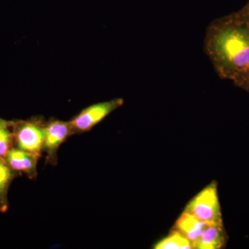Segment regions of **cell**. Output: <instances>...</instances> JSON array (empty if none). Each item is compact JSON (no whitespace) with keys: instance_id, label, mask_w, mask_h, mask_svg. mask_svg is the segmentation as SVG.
I'll return each instance as SVG.
<instances>
[{"instance_id":"obj_1","label":"cell","mask_w":249,"mask_h":249,"mask_svg":"<svg viewBox=\"0 0 249 249\" xmlns=\"http://www.w3.org/2000/svg\"><path fill=\"white\" fill-rule=\"evenodd\" d=\"M204 52L219 78L232 80L249 65V24L235 13L214 19L206 29Z\"/></svg>"},{"instance_id":"obj_2","label":"cell","mask_w":249,"mask_h":249,"mask_svg":"<svg viewBox=\"0 0 249 249\" xmlns=\"http://www.w3.org/2000/svg\"><path fill=\"white\" fill-rule=\"evenodd\" d=\"M46 122L39 116L25 120H11L14 147L40 157L45 141Z\"/></svg>"},{"instance_id":"obj_3","label":"cell","mask_w":249,"mask_h":249,"mask_svg":"<svg viewBox=\"0 0 249 249\" xmlns=\"http://www.w3.org/2000/svg\"><path fill=\"white\" fill-rule=\"evenodd\" d=\"M185 211L206 224H223L217 184L206 186L187 205Z\"/></svg>"},{"instance_id":"obj_4","label":"cell","mask_w":249,"mask_h":249,"mask_svg":"<svg viewBox=\"0 0 249 249\" xmlns=\"http://www.w3.org/2000/svg\"><path fill=\"white\" fill-rule=\"evenodd\" d=\"M124 103V99L117 98L110 101L96 103L85 108L70 121L73 134L89 132L111 112L121 107Z\"/></svg>"},{"instance_id":"obj_5","label":"cell","mask_w":249,"mask_h":249,"mask_svg":"<svg viewBox=\"0 0 249 249\" xmlns=\"http://www.w3.org/2000/svg\"><path fill=\"white\" fill-rule=\"evenodd\" d=\"M72 135L74 134L70 121L51 119L46 122L45 137L42 147V152L46 155V163L57 164L59 147Z\"/></svg>"},{"instance_id":"obj_6","label":"cell","mask_w":249,"mask_h":249,"mask_svg":"<svg viewBox=\"0 0 249 249\" xmlns=\"http://www.w3.org/2000/svg\"><path fill=\"white\" fill-rule=\"evenodd\" d=\"M40 157L14 147L8 152L4 160L15 171L20 175L25 174L28 178L34 179L37 175V165Z\"/></svg>"},{"instance_id":"obj_7","label":"cell","mask_w":249,"mask_h":249,"mask_svg":"<svg viewBox=\"0 0 249 249\" xmlns=\"http://www.w3.org/2000/svg\"><path fill=\"white\" fill-rule=\"evenodd\" d=\"M206 226L204 222L185 211L175 224L177 230L190 241L193 249L196 248V244Z\"/></svg>"},{"instance_id":"obj_8","label":"cell","mask_w":249,"mask_h":249,"mask_svg":"<svg viewBox=\"0 0 249 249\" xmlns=\"http://www.w3.org/2000/svg\"><path fill=\"white\" fill-rule=\"evenodd\" d=\"M227 235L223 224H206L198 241V249H219L227 243Z\"/></svg>"},{"instance_id":"obj_9","label":"cell","mask_w":249,"mask_h":249,"mask_svg":"<svg viewBox=\"0 0 249 249\" xmlns=\"http://www.w3.org/2000/svg\"><path fill=\"white\" fill-rule=\"evenodd\" d=\"M20 174L13 170L4 159L0 157V212L6 213L9 207L8 194L13 181Z\"/></svg>"},{"instance_id":"obj_10","label":"cell","mask_w":249,"mask_h":249,"mask_svg":"<svg viewBox=\"0 0 249 249\" xmlns=\"http://www.w3.org/2000/svg\"><path fill=\"white\" fill-rule=\"evenodd\" d=\"M157 249H193L190 241L178 230L173 231L169 235L160 241L155 246Z\"/></svg>"},{"instance_id":"obj_11","label":"cell","mask_w":249,"mask_h":249,"mask_svg":"<svg viewBox=\"0 0 249 249\" xmlns=\"http://www.w3.org/2000/svg\"><path fill=\"white\" fill-rule=\"evenodd\" d=\"M9 124L0 128V157L5 159L8 152L14 147V135Z\"/></svg>"},{"instance_id":"obj_12","label":"cell","mask_w":249,"mask_h":249,"mask_svg":"<svg viewBox=\"0 0 249 249\" xmlns=\"http://www.w3.org/2000/svg\"><path fill=\"white\" fill-rule=\"evenodd\" d=\"M234 85L249 92V65L232 80Z\"/></svg>"},{"instance_id":"obj_13","label":"cell","mask_w":249,"mask_h":249,"mask_svg":"<svg viewBox=\"0 0 249 249\" xmlns=\"http://www.w3.org/2000/svg\"><path fill=\"white\" fill-rule=\"evenodd\" d=\"M235 14L237 17L245 20L249 24V1L237 12H235Z\"/></svg>"},{"instance_id":"obj_14","label":"cell","mask_w":249,"mask_h":249,"mask_svg":"<svg viewBox=\"0 0 249 249\" xmlns=\"http://www.w3.org/2000/svg\"><path fill=\"white\" fill-rule=\"evenodd\" d=\"M9 121H10L5 120V119L0 118V128L4 127L5 125H6L7 124H9Z\"/></svg>"}]
</instances>
